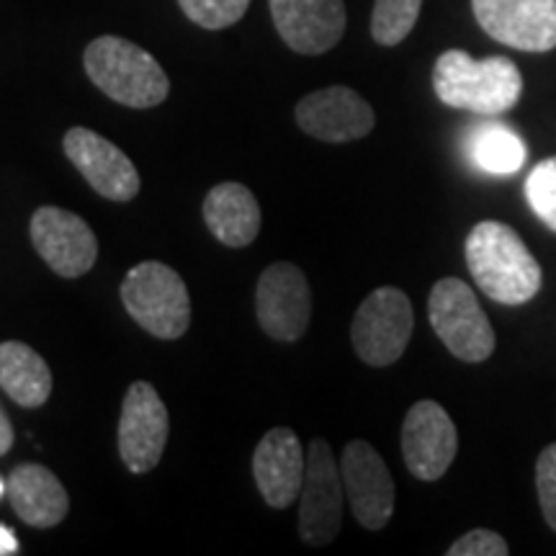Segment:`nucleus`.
Masks as SVG:
<instances>
[{"mask_svg": "<svg viewBox=\"0 0 556 556\" xmlns=\"http://www.w3.org/2000/svg\"><path fill=\"white\" fill-rule=\"evenodd\" d=\"M464 253L471 278L492 302L518 307L541 291L544 274L539 261L505 222L484 219L471 227Z\"/></svg>", "mask_w": 556, "mask_h": 556, "instance_id": "obj_1", "label": "nucleus"}, {"mask_svg": "<svg viewBox=\"0 0 556 556\" xmlns=\"http://www.w3.org/2000/svg\"><path fill=\"white\" fill-rule=\"evenodd\" d=\"M433 90L451 109L500 116L520 101L523 75L510 58L475 60L464 50H448L435 60Z\"/></svg>", "mask_w": 556, "mask_h": 556, "instance_id": "obj_2", "label": "nucleus"}, {"mask_svg": "<svg viewBox=\"0 0 556 556\" xmlns=\"http://www.w3.org/2000/svg\"><path fill=\"white\" fill-rule=\"evenodd\" d=\"M83 65L90 83L122 106L155 109L170 93V80L160 62L129 39H93L83 54Z\"/></svg>", "mask_w": 556, "mask_h": 556, "instance_id": "obj_3", "label": "nucleus"}, {"mask_svg": "<svg viewBox=\"0 0 556 556\" xmlns=\"http://www.w3.org/2000/svg\"><path fill=\"white\" fill-rule=\"evenodd\" d=\"M122 304L142 330L160 340H178L191 325L186 281L165 263L144 261L122 281Z\"/></svg>", "mask_w": 556, "mask_h": 556, "instance_id": "obj_4", "label": "nucleus"}, {"mask_svg": "<svg viewBox=\"0 0 556 556\" xmlns=\"http://www.w3.org/2000/svg\"><path fill=\"white\" fill-rule=\"evenodd\" d=\"M428 317L430 328L458 361L482 364L495 353L497 340L490 317L462 278L446 276L430 289Z\"/></svg>", "mask_w": 556, "mask_h": 556, "instance_id": "obj_5", "label": "nucleus"}, {"mask_svg": "<svg viewBox=\"0 0 556 556\" xmlns=\"http://www.w3.org/2000/svg\"><path fill=\"white\" fill-rule=\"evenodd\" d=\"M415 328V312L402 289L381 287L371 291L356 309L351 343L356 356L374 368L397 364L407 351Z\"/></svg>", "mask_w": 556, "mask_h": 556, "instance_id": "obj_6", "label": "nucleus"}, {"mask_svg": "<svg viewBox=\"0 0 556 556\" xmlns=\"http://www.w3.org/2000/svg\"><path fill=\"white\" fill-rule=\"evenodd\" d=\"M343 477L330 443L315 438L307 451V471L299 505V539L307 546H328L343 526Z\"/></svg>", "mask_w": 556, "mask_h": 556, "instance_id": "obj_7", "label": "nucleus"}, {"mask_svg": "<svg viewBox=\"0 0 556 556\" xmlns=\"http://www.w3.org/2000/svg\"><path fill=\"white\" fill-rule=\"evenodd\" d=\"M170 417L150 381H131L119 417V454L131 475H148L168 446Z\"/></svg>", "mask_w": 556, "mask_h": 556, "instance_id": "obj_8", "label": "nucleus"}, {"mask_svg": "<svg viewBox=\"0 0 556 556\" xmlns=\"http://www.w3.org/2000/svg\"><path fill=\"white\" fill-rule=\"evenodd\" d=\"M255 315L268 338L281 343L302 338L312 315V291L302 268L289 261L270 263L255 289Z\"/></svg>", "mask_w": 556, "mask_h": 556, "instance_id": "obj_9", "label": "nucleus"}, {"mask_svg": "<svg viewBox=\"0 0 556 556\" xmlns=\"http://www.w3.org/2000/svg\"><path fill=\"white\" fill-rule=\"evenodd\" d=\"M477 24L500 45L520 52L556 47V0H471Z\"/></svg>", "mask_w": 556, "mask_h": 556, "instance_id": "obj_10", "label": "nucleus"}, {"mask_svg": "<svg viewBox=\"0 0 556 556\" xmlns=\"http://www.w3.org/2000/svg\"><path fill=\"white\" fill-rule=\"evenodd\" d=\"M29 235L41 261L62 278L88 274L99 258V240L78 214L60 206H41L34 212Z\"/></svg>", "mask_w": 556, "mask_h": 556, "instance_id": "obj_11", "label": "nucleus"}, {"mask_svg": "<svg viewBox=\"0 0 556 556\" xmlns=\"http://www.w3.org/2000/svg\"><path fill=\"white\" fill-rule=\"evenodd\" d=\"M456 451L458 433L446 409L433 400L415 402L402 422V458L409 475L435 482L451 469Z\"/></svg>", "mask_w": 556, "mask_h": 556, "instance_id": "obj_12", "label": "nucleus"}, {"mask_svg": "<svg viewBox=\"0 0 556 556\" xmlns=\"http://www.w3.org/2000/svg\"><path fill=\"white\" fill-rule=\"evenodd\" d=\"M345 497L366 531H381L394 513V479L379 451L366 441H351L340 462Z\"/></svg>", "mask_w": 556, "mask_h": 556, "instance_id": "obj_13", "label": "nucleus"}, {"mask_svg": "<svg viewBox=\"0 0 556 556\" xmlns=\"http://www.w3.org/2000/svg\"><path fill=\"white\" fill-rule=\"evenodd\" d=\"M65 155L88 186L109 201H131L142 189L135 163L106 137L93 129L73 127L62 139Z\"/></svg>", "mask_w": 556, "mask_h": 556, "instance_id": "obj_14", "label": "nucleus"}, {"mask_svg": "<svg viewBox=\"0 0 556 556\" xmlns=\"http://www.w3.org/2000/svg\"><path fill=\"white\" fill-rule=\"evenodd\" d=\"M294 116L304 135L332 144L364 139L377 124L368 101L348 86H330L304 96L296 103Z\"/></svg>", "mask_w": 556, "mask_h": 556, "instance_id": "obj_15", "label": "nucleus"}, {"mask_svg": "<svg viewBox=\"0 0 556 556\" xmlns=\"http://www.w3.org/2000/svg\"><path fill=\"white\" fill-rule=\"evenodd\" d=\"M278 37L299 54H325L343 39V0H268Z\"/></svg>", "mask_w": 556, "mask_h": 556, "instance_id": "obj_16", "label": "nucleus"}, {"mask_svg": "<svg viewBox=\"0 0 556 556\" xmlns=\"http://www.w3.org/2000/svg\"><path fill=\"white\" fill-rule=\"evenodd\" d=\"M307 456L291 428H274L261 438L253 454V477L263 500L274 510H287L302 495Z\"/></svg>", "mask_w": 556, "mask_h": 556, "instance_id": "obj_17", "label": "nucleus"}, {"mask_svg": "<svg viewBox=\"0 0 556 556\" xmlns=\"http://www.w3.org/2000/svg\"><path fill=\"white\" fill-rule=\"evenodd\" d=\"M9 497L16 516L34 528L60 526L70 510L65 486L41 464H18L11 471Z\"/></svg>", "mask_w": 556, "mask_h": 556, "instance_id": "obj_18", "label": "nucleus"}, {"mask_svg": "<svg viewBox=\"0 0 556 556\" xmlns=\"http://www.w3.org/2000/svg\"><path fill=\"white\" fill-rule=\"evenodd\" d=\"M204 222L222 245L248 248L261 232V204L248 186L227 180L206 193Z\"/></svg>", "mask_w": 556, "mask_h": 556, "instance_id": "obj_19", "label": "nucleus"}, {"mask_svg": "<svg viewBox=\"0 0 556 556\" xmlns=\"http://www.w3.org/2000/svg\"><path fill=\"white\" fill-rule=\"evenodd\" d=\"M0 389L21 407L37 409L52 394V371L31 345L18 340L0 343Z\"/></svg>", "mask_w": 556, "mask_h": 556, "instance_id": "obj_20", "label": "nucleus"}, {"mask_svg": "<svg viewBox=\"0 0 556 556\" xmlns=\"http://www.w3.org/2000/svg\"><path fill=\"white\" fill-rule=\"evenodd\" d=\"M467 152L475 168L490 176H513L526 163V142L516 129L500 122H482L469 129Z\"/></svg>", "mask_w": 556, "mask_h": 556, "instance_id": "obj_21", "label": "nucleus"}, {"mask_svg": "<svg viewBox=\"0 0 556 556\" xmlns=\"http://www.w3.org/2000/svg\"><path fill=\"white\" fill-rule=\"evenodd\" d=\"M422 0H377L371 13V37L381 47H397L409 37L420 16Z\"/></svg>", "mask_w": 556, "mask_h": 556, "instance_id": "obj_22", "label": "nucleus"}, {"mask_svg": "<svg viewBox=\"0 0 556 556\" xmlns=\"http://www.w3.org/2000/svg\"><path fill=\"white\" fill-rule=\"evenodd\" d=\"M526 199L533 214L556 232V155L539 160L526 178Z\"/></svg>", "mask_w": 556, "mask_h": 556, "instance_id": "obj_23", "label": "nucleus"}, {"mask_svg": "<svg viewBox=\"0 0 556 556\" xmlns=\"http://www.w3.org/2000/svg\"><path fill=\"white\" fill-rule=\"evenodd\" d=\"M178 5L201 29L219 31L245 16L250 0H178Z\"/></svg>", "mask_w": 556, "mask_h": 556, "instance_id": "obj_24", "label": "nucleus"}, {"mask_svg": "<svg viewBox=\"0 0 556 556\" xmlns=\"http://www.w3.org/2000/svg\"><path fill=\"white\" fill-rule=\"evenodd\" d=\"M536 492L541 513H544L548 528L556 533V443H548V446L539 454Z\"/></svg>", "mask_w": 556, "mask_h": 556, "instance_id": "obj_25", "label": "nucleus"}, {"mask_svg": "<svg viewBox=\"0 0 556 556\" xmlns=\"http://www.w3.org/2000/svg\"><path fill=\"white\" fill-rule=\"evenodd\" d=\"M510 546L500 533L490 528H477V531L464 533L448 546V556H507Z\"/></svg>", "mask_w": 556, "mask_h": 556, "instance_id": "obj_26", "label": "nucleus"}, {"mask_svg": "<svg viewBox=\"0 0 556 556\" xmlns=\"http://www.w3.org/2000/svg\"><path fill=\"white\" fill-rule=\"evenodd\" d=\"M13 446V426L5 415V409L0 407V456H5Z\"/></svg>", "mask_w": 556, "mask_h": 556, "instance_id": "obj_27", "label": "nucleus"}, {"mask_svg": "<svg viewBox=\"0 0 556 556\" xmlns=\"http://www.w3.org/2000/svg\"><path fill=\"white\" fill-rule=\"evenodd\" d=\"M9 554H18V541L13 536V531H9L5 526H0V556Z\"/></svg>", "mask_w": 556, "mask_h": 556, "instance_id": "obj_28", "label": "nucleus"}, {"mask_svg": "<svg viewBox=\"0 0 556 556\" xmlns=\"http://www.w3.org/2000/svg\"><path fill=\"white\" fill-rule=\"evenodd\" d=\"M5 486H9V484H5V482H3V479H0V497H3V492H5Z\"/></svg>", "mask_w": 556, "mask_h": 556, "instance_id": "obj_29", "label": "nucleus"}]
</instances>
